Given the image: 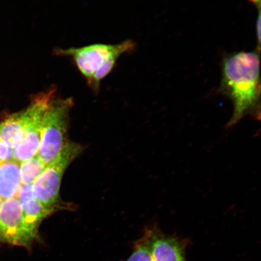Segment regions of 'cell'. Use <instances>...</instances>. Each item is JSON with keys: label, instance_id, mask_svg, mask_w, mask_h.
Instances as JSON below:
<instances>
[{"label": "cell", "instance_id": "1", "mask_svg": "<svg viewBox=\"0 0 261 261\" xmlns=\"http://www.w3.org/2000/svg\"><path fill=\"white\" fill-rule=\"evenodd\" d=\"M259 53L240 51L224 58L220 91L233 103V112L227 123L232 127L245 117L260 116Z\"/></svg>", "mask_w": 261, "mask_h": 261}, {"label": "cell", "instance_id": "2", "mask_svg": "<svg viewBox=\"0 0 261 261\" xmlns=\"http://www.w3.org/2000/svg\"><path fill=\"white\" fill-rule=\"evenodd\" d=\"M135 47V42L128 40L117 44H95L77 48H57L54 52L58 56L70 58L88 86L94 92H97L101 82L112 72L120 56Z\"/></svg>", "mask_w": 261, "mask_h": 261}, {"label": "cell", "instance_id": "3", "mask_svg": "<svg viewBox=\"0 0 261 261\" xmlns=\"http://www.w3.org/2000/svg\"><path fill=\"white\" fill-rule=\"evenodd\" d=\"M80 145L66 142L60 154L45 166L44 170L32 185L35 198L48 210L56 211L62 178L71 162L79 154Z\"/></svg>", "mask_w": 261, "mask_h": 261}, {"label": "cell", "instance_id": "4", "mask_svg": "<svg viewBox=\"0 0 261 261\" xmlns=\"http://www.w3.org/2000/svg\"><path fill=\"white\" fill-rule=\"evenodd\" d=\"M72 105L71 99L56 97L45 114L38 155L46 165L56 159L66 143L68 113Z\"/></svg>", "mask_w": 261, "mask_h": 261}, {"label": "cell", "instance_id": "5", "mask_svg": "<svg viewBox=\"0 0 261 261\" xmlns=\"http://www.w3.org/2000/svg\"><path fill=\"white\" fill-rule=\"evenodd\" d=\"M56 90L50 89L33 97L31 105L23 111L25 124L23 138L13 150V160L20 163L38 155L41 143L42 123Z\"/></svg>", "mask_w": 261, "mask_h": 261}, {"label": "cell", "instance_id": "6", "mask_svg": "<svg viewBox=\"0 0 261 261\" xmlns=\"http://www.w3.org/2000/svg\"><path fill=\"white\" fill-rule=\"evenodd\" d=\"M39 236L25 226L20 201L17 197L3 201L0 210V243L29 250Z\"/></svg>", "mask_w": 261, "mask_h": 261}, {"label": "cell", "instance_id": "7", "mask_svg": "<svg viewBox=\"0 0 261 261\" xmlns=\"http://www.w3.org/2000/svg\"><path fill=\"white\" fill-rule=\"evenodd\" d=\"M152 261H187V243L174 236H168L155 226L146 228Z\"/></svg>", "mask_w": 261, "mask_h": 261}, {"label": "cell", "instance_id": "8", "mask_svg": "<svg viewBox=\"0 0 261 261\" xmlns=\"http://www.w3.org/2000/svg\"><path fill=\"white\" fill-rule=\"evenodd\" d=\"M17 198L21 204L25 226L32 232L38 234L41 222L55 211L45 207L35 198L32 185H21Z\"/></svg>", "mask_w": 261, "mask_h": 261}, {"label": "cell", "instance_id": "9", "mask_svg": "<svg viewBox=\"0 0 261 261\" xmlns=\"http://www.w3.org/2000/svg\"><path fill=\"white\" fill-rule=\"evenodd\" d=\"M21 185L19 163L13 159L0 162V198L17 197Z\"/></svg>", "mask_w": 261, "mask_h": 261}, {"label": "cell", "instance_id": "10", "mask_svg": "<svg viewBox=\"0 0 261 261\" xmlns=\"http://www.w3.org/2000/svg\"><path fill=\"white\" fill-rule=\"evenodd\" d=\"M24 124L23 112L9 116L0 123V139L14 150L23 138Z\"/></svg>", "mask_w": 261, "mask_h": 261}, {"label": "cell", "instance_id": "11", "mask_svg": "<svg viewBox=\"0 0 261 261\" xmlns=\"http://www.w3.org/2000/svg\"><path fill=\"white\" fill-rule=\"evenodd\" d=\"M46 165L41 161L38 155L19 163L21 182L22 185H31L37 178Z\"/></svg>", "mask_w": 261, "mask_h": 261}, {"label": "cell", "instance_id": "12", "mask_svg": "<svg viewBox=\"0 0 261 261\" xmlns=\"http://www.w3.org/2000/svg\"><path fill=\"white\" fill-rule=\"evenodd\" d=\"M126 261H152L148 237L146 233L136 241L132 254Z\"/></svg>", "mask_w": 261, "mask_h": 261}, {"label": "cell", "instance_id": "13", "mask_svg": "<svg viewBox=\"0 0 261 261\" xmlns=\"http://www.w3.org/2000/svg\"><path fill=\"white\" fill-rule=\"evenodd\" d=\"M13 159V149L0 139V162L11 161Z\"/></svg>", "mask_w": 261, "mask_h": 261}, {"label": "cell", "instance_id": "14", "mask_svg": "<svg viewBox=\"0 0 261 261\" xmlns=\"http://www.w3.org/2000/svg\"><path fill=\"white\" fill-rule=\"evenodd\" d=\"M3 201H3L2 200V199L0 198V210H1V208H2V204H3Z\"/></svg>", "mask_w": 261, "mask_h": 261}]
</instances>
